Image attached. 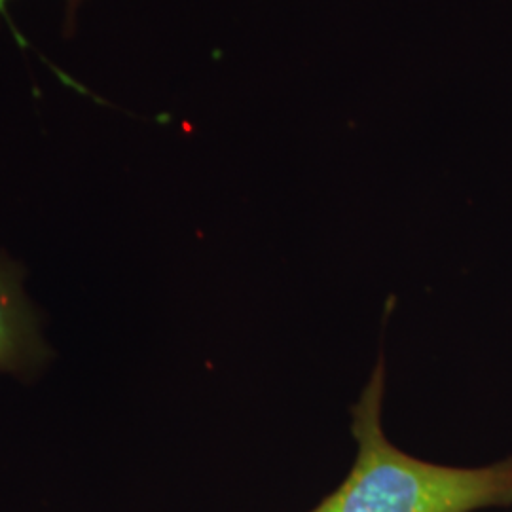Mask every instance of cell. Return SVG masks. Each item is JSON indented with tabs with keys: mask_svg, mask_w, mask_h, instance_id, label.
Masks as SVG:
<instances>
[{
	"mask_svg": "<svg viewBox=\"0 0 512 512\" xmlns=\"http://www.w3.org/2000/svg\"><path fill=\"white\" fill-rule=\"evenodd\" d=\"M385 361L380 355L351 408L359 452L348 478L310 512H475L512 505V458L480 469L435 465L385 437Z\"/></svg>",
	"mask_w": 512,
	"mask_h": 512,
	"instance_id": "1",
	"label": "cell"
},
{
	"mask_svg": "<svg viewBox=\"0 0 512 512\" xmlns=\"http://www.w3.org/2000/svg\"><path fill=\"white\" fill-rule=\"evenodd\" d=\"M25 268L0 251V374L35 380L52 359L40 313L23 289Z\"/></svg>",
	"mask_w": 512,
	"mask_h": 512,
	"instance_id": "2",
	"label": "cell"
},
{
	"mask_svg": "<svg viewBox=\"0 0 512 512\" xmlns=\"http://www.w3.org/2000/svg\"><path fill=\"white\" fill-rule=\"evenodd\" d=\"M10 0H0V16L6 12V6H8ZM86 0H65V19H63V33L69 37L76 31V25H78V14H80V8Z\"/></svg>",
	"mask_w": 512,
	"mask_h": 512,
	"instance_id": "3",
	"label": "cell"
}]
</instances>
